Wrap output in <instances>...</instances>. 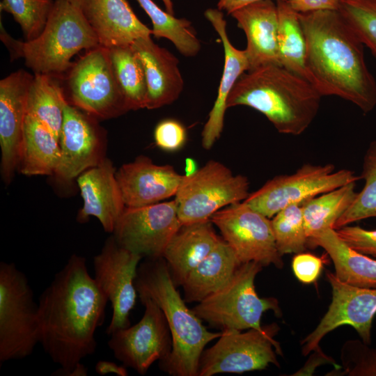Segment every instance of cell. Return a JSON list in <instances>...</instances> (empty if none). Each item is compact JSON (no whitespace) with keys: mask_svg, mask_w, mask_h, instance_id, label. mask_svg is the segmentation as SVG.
<instances>
[{"mask_svg":"<svg viewBox=\"0 0 376 376\" xmlns=\"http://www.w3.org/2000/svg\"><path fill=\"white\" fill-rule=\"evenodd\" d=\"M109 301L89 274L84 257L72 254L41 293L38 304L39 343L60 368L52 375L69 376L97 347L96 329Z\"/></svg>","mask_w":376,"mask_h":376,"instance_id":"obj_1","label":"cell"},{"mask_svg":"<svg viewBox=\"0 0 376 376\" xmlns=\"http://www.w3.org/2000/svg\"><path fill=\"white\" fill-rule=\"evenodd\" d=\"M311 83L322 96L349 101L364 113L376 106V80L363 44L338 10L299 13Z\"/></svg>","mask_w":376,"mask_h":376,"instance_id":"obj_2","label":"cell"},{"mask_svg":"<svg viewBox=\"0 0 376 376\" xmlns=\"http://www.w3.org/2000/svg\"><path fill=\"white\" fill-rule=\"evenodd\" d=\"M322 97L305 79L281 65H266L239 77L226 106L251 107L263 113L279 132L299 135L317 116Z\"/></svg>","mask_w":376,"mask_h":376,"instance_id":"obj_3","label":"cell"},{"mask_svg":"<svg viewBox=\"0 0 376 376\" xmlns=\"http://www.w3.org/2000/svg\"><path fill=\"white\" fill-rule=\"evenodd\" d=\"M135 287L139 299L149 298L162 309L170 329L172 350L159 361V368L172 376H198L204 347L222 331H209L187 306L162 257L146 258L139 264Z\"/></svg>","mask_w":376,"mask_h":376,"instance_id":"obj_4","label":"cell"},{"mask_svg":"<svg viewBox=\"0 0 376 376\" xmlns=\"http://www.w3.org/2000/svg\"><path fill=\"white\" fill-rule=\"evenodd\" d=\"M13 56L24 59L35 74L52 76L67 72L72 57L82 49L100 46L98 38L80 10L69 0H54L47 24L36 38L19 42L1 31Z\"/></svg>","mask_w":376,"mask_h":376,"instance_id":"obj_5","label":"cell"},{"mask_svg":"<svg viewBox=\"0 0 376 376\" xmlns=\"http://www.w3.org/2000/svg\"><path fill=\"white\" fill-rule=\"evenodd\" d=\"M263 265L256 262L242 263L222 288L198 302L193 312L210 326L224 329L263 330L261 318L267 311L282 315L279 301L272 297H260L255 288L256 275Z\"/></svg>","mask_w":376,"mask_h":376,"instance_id":"obj_6","label":"cell"},{"mask_svg":"<svg viewBox=\"0 0 376 376\" xmlns=\"http://www.w3.org/2000/svg\"><path fill=\"white\" fill-rule=\"evenodd\" d=\"M39 343L38 304L26 275L0 263V362L24 359Z\"/></svg>","mask_w":376,"mask_h":376,"instance_id":"obj_7","label":"cell"},{"mask_svg":"<svg viewBox=\"0 0 376 376\" xmlns=\"http://www.w3.org/2000/svg\"><path fill=\"white\" fill-rule=\"evenodd\" d=\"M249 187L246 177L233 174L219 162L208 161L193 173L182 175L174 199L181 224L209 220L223 207L244 201Z\"/></svg>","mask_w":376,"mask_h":376,"instance_id":"obj_8","label":"cell"},{"mask_svg":"<svg viewBox=\"0 0 376 376\" xmlns=\"http://www.w3.org/2000/svg\"><path fill=\"white\" fill-rule=\"evenodd\" d=\"M67 73V100L70 104L101 119L113 118L128 111L108 48L100 45L86 50Z\"/></svg>","mask_w":376,"mask_h":376,"instance_id":"obj_9","label":"cell"},{"mask_svg":"<svg viewBox=\"0 0 376 376\" xmlns=\"http://www.w3.org/2000/svg\"><path fill=\"white\" fill-rule=\"evenodd\" d=\"M278 330L276 324L265 326L263 330L250 329L245 332L222 330L216 343L203 352L198 376L243 373L263 370L270 364L280 367L276 352L282 354V351L274 338Z\"/></svg>","mask_w":376,"mask_h":376,"instance_id":"obj_10","label":"cell"},{"mask_svg":"<svg viewBox=\"0 0 376 376\" xmlns=\"http://www.w3.org/2000/svg\"><path fill=\"white\" fill-rule=\"evenodd\" d=\"M358 179L352 171H336L332 164H306L292 174L270 179L243 202L270 219L290 204H301Z\"/></svg>","mask_w":376,"mask_h":376,"instance_id":"obj_11","label":"cell"},{"mask_svg":"<svg viewBox=\"0 0 376 376\" xmlns=\"http://www.w3.org/2000/svg\"><path fill=\"white\" fill-rule=\"evenodd\" d=\"M210 219L241 263L283 267L269 218L242 201L218 210Z\"/></svg>","mask_w":376,"mask_h":376,"instance_id":"obj_12","label":"cell"},{"mask_svg":"<svg viewBox=\"0 0 376 376\" xmlns=\"http://www.w3.org/2000/svg\"><path fill=\"white\" fill-rule=\"evenodd\" d=\"M143 258L119 245L112 235L93 258L94 279L112 308L111 322L106 330L109 336L130 326V313L138 296L135 279Z\"/></svg>","mask_w":376,"mask_h":376,"instance_id":"obj_13","label":"cell"},{"mask_svg":"<svg viewBox=\"0 0 376 376\" xmlns=\"http://www.w3.org/2000/svg\"><path fill=\"white\" fill-rule=\"evenodd\" d=\"M140 301L145 307L141 319L112 333L108 346L123 365L144 375L153 363L169 356L172 338L162 309L149 298Z\"/></svg>","mask_w":376,"mask_h":376,"instance_id":"obj_14","label":"cell"},{"mask_svg":"<svg viewBox=\"0 0 376 376\" xmlns=\"http://www.w3.org/2000/svg\"><path fill=\"white\" fill-rule=\"evenodd\" d=\"M326 277L332 290L331 302L318 325L301 341L304 356L320 347L325 335L343 325L352 327L364 343H371L373 320L376 315V288L347 284L330 271L326 272Z\"/></svg>","mask_w":376,"mask_h":376,"instance_id":"obj_15","label":"cell"},{"mask_svg":"<svg viewBox=\"0 0 376 376\" xmlns=\"http://www.w3.org/2000/svg\"><path fill=\"white\" fill-rule=\"evenodd\" d=\"M182 226L175 200L125 208L112 233L121 246L143 257H162Z\"/></svg>","mask_w":376,"mask_h":376,"instance_id":"obj_16","label":"cell"},{"mask_svg":"<svg viewBox=\"0 0 376 376\" xmlns=\"http://www.w3.org/2000/svg\"><path fill=\"white\" fill-rule=\"evenodd\" d=\"M96 120L69 102L65 106L58 139L61 158L54 175L58 180L70 182L106 158V137Z\"/></svg>","mask_w":376,"mask_h":376,"instance_id":"obj_17","label":"cell"},{"mask_svg":"<svg viewBox=\"0 0 376 376\" xmlns=\"http://www.w3.org/2000/svg\"><path fill=\"white\" fill-rule=\"evenodd\" d=\"M33 76L19 70L0 81L1 173L9 184L18 169L28 92Z\"/></svg>","mask_w":376,"mask_h":376,"instance_id":"obj_18","label":"cell"},{"mask_svg":"<svg viewBox=\"0 0 376 376\" xmlns=\"http://www.w3.org/2000/svg\"><path fill=\"white\" fill-rule=\"evenodd\" d=\"M125 207L159 203L175 196L182 175L171 165H158L146 156L121 166L116 173Z\"/></svg>","mask_w":376,"mask_h":376,"instance_id":"obj_19","label":"cell"},{"mask_svg":"<svg viewBox=\"0 0 376 376\" xmlns=\"http://www.w3.org/2000/svg\"><path fill=\"white\" fill-rule=\"evenodd\" d=\"M112 162L105 158L100 164L81 173L77 182L83 199L77 219L87 222L97 218L105 232L113 233L125 205Z\"/></svg>","mask_w":376,"mask_h":376,"instance_id":"obj_20","label":"cell"},{"mask_svg":"<svg viewBox=\"0 0 376 376\" xmlns=\"http://www.w3.org/2000/svg\"><path fill=\"white\" fill-rule=\"evenodd\" d=\"M69 1L82 13L100 46L109 49L129 45L152 34V29L139 19L127 0Z\"/></svg>","mask_w":376,"mask_h":376,"instance_id":"obj_21","label":"cell"},{"mask_svg":"<svg viewBox=\"0 0 376 376\" xmlns=\"http://www.w3.org/2000/svg\"><path fill=\"white\" fill-rule=\"evenodd\" d=\"M230 15L246 36L247 45L244 50L249 70L266 65H280L276 3L273 0L259 1L236 10Z\"/></svg>","mask_w":376,"mask_h":376,"instance_id":"obj_22","label":"cell"},{"mask_svg":"<svg viewBox=\"0 0 376 376\" xmlns=\"http://www.w3.org/2000/svg\"><path fill=\"white\" fill-rule=\"evenodd\" d=\"M132 45L144 68L147 84L146 108L155 109L173 103L179 97L184 86L178 58L155 44L150 36L136 39Z\"/></svg>","mask_w":376,"mask_h":376,"instance_id":"obj_23","label":"cell"},{"mask_svg":"<svg viewBox=\"0 0 376 376\" xmlns=\"http://www.w3.org/2000/svg\"><path fill=\"white\" fill-rule=\"evenodd\" d=\"M205 16L219 34L224 49V66L217 97L201 134L203 148L210 150L222 132L228 95L239 77L249 70V66L245 50L236 49L230 42L222 12L218 8H209L205 10Z\"/></svg>","mask_w":376,"mask_h":376,"instance_id":"obj_24","label":"cell"},{"mask_svg":"<svg viewBox=\"0 0 376 376\" xmlns=\"http://www.w3.org/2000/svg\"><path fill=\"white\" fill-rule=\"evenodd\" d=\"M213 225L210 219L182 225L169 242L162 258L176 286L183 285L191 271L221 240Z\"/></svg>","mask_w":376,"mask_h":376,"instance_id":"obj_25","label":"cell"},{"mask_svg":"<svg viewBox=\"0 0 376 376\" xmlns=\"http://www.w3.org/2000/svg\"><path fill=\"white\" fill-rule=\"evenodd\" d=\"M307 246L324 249L340 281L361 288H376V260L350 247L335 229L328 228L309 237Z\"/></svg>","mask_w":376,"mask_h":376,"instance_id":"obj_26","label":"cell"},{"mask_svg":"<svg viewBox=\"0 0 376 376\" xmlns=\"http://www.w3.org/2000/svg\"><path fill=\"white\" fill-rule=\"evenodd\" d=\"M242 264L230 246L221 240L189 274L182 285L186 302H200L216 292L233 278Z\"/></svg>","mask_w":376,"mask_h":376,"instance_id":"obj_27","label":"cell"},{"mask_svg":"<svg viewBox=\"0 0 376 376\" xmlns=\"http://www.w3.org/2000/svg\"><path fill=\"white\" fill-rule=\"evenodd\" d=\"M61 158L59 140L35 117L26 114L18 170L26 175H53Z\"/></svg>","mask_w":376,"mask_h":376,"instance_id":"obj_28","label":"cell"},{"mask_svg":"<svg viewBox=\"0 0 376 376\" xmlns=\"http://www.w3.org/2000/svg\"><path fill=\"white\" fill-rule=\"evenodd\" d=\"M276 6L280 65L311 83L306 66V42L299 13L285 1H277Z\"/></svg>","mask_w":376,"mask_h":376,"instance_id":"obj_29","label":"cell"},{"mask_svg":"<svg viewBox=\"0 0 376 376\" xmlns=\"http://www.w3.org/2000/svg\"><path fill=\"white\" fill-rule=\"evenodd\" d=\"M68 100L54 76L36 73L30 84L26 114L46 125L59 139L64 107ZM59 140V139H58Z\"/></svg>","mask_w":376,"mask_h":376,"instance_id":"obj_30","label":"cell"},{"mask_svg":"<svg viewBox=\"0 0 376 376\" xmlns=\"http://www.w3.org/2000/svg\"><path fill=\"white\" fill-rule=\"evenodd\" d=\"M113 72L128 111L146 108L147 84L143 63L132 45L109 48Z\"/></svg>","mask_w":376,"mask_h":376,"instance_id":"obj_31","label":"cell"},{"mask_svg":"<svg viewBox=\"0 0 376 376\" xmlns=\"http://www.w3.org/2000/svg\"><path fill=\"white\" fill-rule=\"evenodd\" d=\"M356 182H351L303 202L304 226L308 238L328 228L348 209L357 192Z\"/></svg>","mask_w":376,"mask_h":376,"instance_id":"obj_32","label":"cell"},{"mask_svg":"<svg viewBox=\"0 0 376 376\" xmlns=\"http://www.w3.org/2000/svg\"><path fill=\"white\" fill-rule=\"evenodd\" d=\"M136 1L150 18L152 34L155 38L171 40L180 53L185 56H194L198 53L201 43L189 20L175 17L162 10L152 0Z\"/></svg>","mask_w":376,"mask_h":376,"instance_id":"obj_33","label":"cell"},{"mask_svg":"<svg viewBox=\"0 0 376 376\" xmlns=\"http://www.w3.org/2000/svg\"><path fill=\"white\" fill-rule=\"evenodd\" d=\"M361 178L365 181L363 188L336 221L334 229L361 219L376 217V141L370 144L365 154Z\"/></svg>","mask_w":376,"mask_h":376,"instance_id":"obj_34","label":"cell"},{"mask_svg":"<svg viewBox=\"0 0 376 376\" xmlns=\"http://www.w3.org/2000/svg\"><path fill=\"white\" fill-rule=\"evenodd\" d=\"M272 228L279 253L304 252L308 247L306 235L301 204H290L273 217Z\"/></svg>","mask_w":376,"mask_h":376,"instance_id":"obj_35","label":"cell"},{"mask_svg":"<svg viewBox=\"0 0 376 376\" xmlns=\"http://www.w3.org/2000/svg\"><path fill=\"white\" fill-rule=\"evenodd\" d=\"M54 0H2L0 10L13 15L19 24L25 41L38 38L43 31Z\"/></svg>","mask_w":376,"mask_h":376,"instance_id":"obj_36","label":"cell"},{"mask_svg":"<svg viewBox=\"0 0 376 376\" xmlns=\"http://www.w3.org/2000/svg\"><path fill=\"white\" fill-rule=\"evenodd\" d=\"M338 10L376 58V0H340Z\"/></svg>","mask_w":376,"mask_h":376,"instance_id":"obj_37","label":"cell"},{"mask_svg":"<svg viewBox=\"0 0 376 376\" xmlns=\"http://www.w3.org/2000/svg\"><path fill=\"white\" fill-rule=\"evenodd\" d=\"M361 340H348L340 351L342 370L338 375L376 376V347Z\"/></svg>","mask_w":376,"mask_h":376,"instance_id":"obj_38","label":"cell"},{"mask_svg":"<svg viewBox=\"0 0 376 376\" xmlns=\"http://www.w3.org/2000/svg\"><path fill=\"white\" fill-rule=\"evenodd\" d=\"M187 138L185 126L173 119L162 120L154 131L155 144L167 152H175L181 149L185 144Z\"/></svg>","mask_w":376,"mask_h":376,"instance_id":"obj_39","label":"cell"},{"mask_svg":"<svg viewBox=\"0 0 376 376\" xmlns=\"http://www.w3.org/2000/svg\"><path fill=\"white\" fill-rule=\"evenodd\" d=\"M336 230L339 237L354 250L376 257V230L347 225Z\"/></svg>","mask_w":376,"mask_h":376,"instance_id":"obj_40","label":"cell"},{"mask_svg":"<svg viewBox=\"0 0 376 376\" xmlns=\"http://www.w3.org/2000/svg\"><path fill=\"white\" fill-rule=\"evenodd\" d=\"M324 260L313 253H296L292 260V269L296 278L302 283L315 282L323 268Z\"/></svg>","mask_w":376,"mask_h":376,"instance_id":"obj_41","label":"cell"},{"mask_svg":"<svg viewBox=\"0 0 376 376\" xmlns=\"http://www.w3.org/2000/svg\"><path fill=\"white\" fill-rule=\"evenodd\" d=\"M299 13H306L323 10H338L340 0H285Z\"/></svg>","mask_w":376,"mask_h":376,"instance_id":"obj_42","label":"cell"},{"mask_svg":"<svg viewBox=\"0 0 376 376\" xmlns=\"http://www.w3.org/2000/svg\"><path fill=\"white\" fill-rule=\"evenodd\" d=\"M331 363L335 366L336 363L331 357L327 356L320 349V347L314 350V353L307 361V363L299 369L293 375H312L316 367L321 364Z\"/></svg>","mask_w":376,"mask_h":376,"instance_id":"obj_43","label":"cell"},{"mask_svg":"<svg viewBox=\"0 0 376 376\" xmlns=\"http://www.w3.org/2000/svg\"><path fill=\"white\" fill-rule=\"evenodd\" d=\"M95 372L100 375L109 373H114L118 376L128 375L127 367L124 365L119 366L117 363L106 360L98 361L95 366Z\"/></svg>","mask_w":376,"mask_h":376,"instance_id":"obj_44","label":"cell"},{"mask_svg":"<svg viewBox=\"0 0 376 376\" xmlns=\"http://www.w3.org/2000/svg\"><path fill=\"white\" fill-rule=\"evenodd\" d=\"M263 1V0H219L217 8L220 10H225L228 14H231L233 12L238 10L244 6L251 3ZM274 1V0H273ZM285 1V0H275Z\"/></svg>","mask_w":376,"mask_h":376,"instance_id":"obj_45","label":"cell"},{"mask_svg":"<svg viewBox=\"0 0 376 376\" xmlns=\"http://www.w3.org/2000/svg\"><path fill=\"white\" fill-rule=\"evenodd\" d=\"M162 1H163L164 4L165 6L166 12H168L169 13H170L171 15H173V8L172 1L171 0H162Z\"/></svg>","mask_w":376,"mask_h":376,"instance_id":"obj_46","label":"cell"}]
</instances>
